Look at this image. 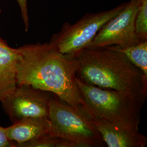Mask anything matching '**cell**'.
I'll list each match as a JSON object with an SVG mask.
<instances>
[{"label": "cell", "mask_w": 147, "mask_h": 147, "mask_svg": "<svg viewBox=\"0 0 147 147\" xmlns=\"http://www.w3.org/2000/svg\"><path fill=\"white\" fill-rule=\"evenodd\" d=\"M19 49L17 85H29L51 93L87 112L76 81L73 55L59 53L50 42L27 44Z\"/></svg>", "instance_id": "cell-1"}, {"label": "cell", "mask_w": 147, "mask_h": 147, "mask_svg": "<svg viewBox=\"0 0 147 147\" xmlns=\"http://www.w3.org/2000/svg\"><path fill=\"white\" fill-rule=\"evenodd\" d=\"M73 56L76 77L81 81L115 90L145 103L147 76L124 53L111 47H89Z\"/></svg>", "instance_id": "cell-2"}, {"label": "cell", "mask_w": 147, "mask_h": 147, "mask_svg": "<svg viewBox=\"0 0 147 147\" xmlns=\"http://www.w3.org/2000/svg\"><path fill=\"white\" fill-rule=\"evenodd\" d=\"M76 81L92 118L138 127L144 103L115 90L86 84L78 78Z\"/></svg>", "instance_id": "cell-3"}, {"label": "cell", "mask_w": 147, "mask_h": 147, "mask_svg": "<svg viewBox=\"0 0 147 147\" xmlns=\"http://www.w3.org/2000/svg\"><path fill=\"white\" fill-rule=\"evenodd\" d=\"M50 133L72 142L75 147L105 146L91 117L84 109L74 107L55 95L49 102Z\"/></svg>", "instance_id": "cell-4"}, {"label": "cell", "mask_w": 147, "mask_h": 147, "mask_svg": "<svg viewBox=\"0 0 147 147\" xmlns=\"http://www.w3.org/2000/svg\"><path fill=\"white\" fill-rule=\"evenodd\" d=\"M125 5L124 3L108 11L87 14L74 24L65 22L60 31L53 35L50 42L59 53L74 55L89 47L102 27Z\"/></svg>", "instance_id": "cell-5"}, {"label": "cell", "mask_w": 147, "mask_h": 147, "mask_svg": "<svg viewBox=\"0 0 147 147\" xmlns=\"http://www.w3.org/2000/svg\"><path fill=\"white\" fill-rule=\"evenodd\" d=\"M138 3L139 0H130L126 3L120 12L102 27L89 47L117 46L124 48L140 42L135 32Z\"/></svg>", "instance_id": "cell-6"}, {"label": "cell", "mask_w": 147, "mask_h": 147, "mask_svg": "<svg viewBox=\"0 0 147 147\" xmlns=\"http://www.w3.org/2000/svg\"><path fill=\"white\" fill-rule=\"evenodd\" d=\"M51 94L29 85H17L1 102L13 123L28 117L48 118Z\"/></svg>", "instance_id": "cell-7"}, {"label": "cell", "mask_w": 147, "mask_h": 147, "mask_svg": "<svg viewBox=\"0 0 147 147\" xmlns=\"http://www.w3.org/2000/svg\"><path fill=\"white\" fill-rule=\"evenodd\" d=\"M95 127L109 147H145L147 138L138 126L92 118Z\"/></svg>", "instance_id": "cell-8"}, {"label": "cell", "mask_w": 147, "mask_h": 147, "mask_svg": "<svg viewBox=\"0 0 147 147\" xmlns=\"http://www.w3.org/2000/svg\"><path fill=\"white\" fill-rule=\"evenodd\" d=\"M19 49L10 47L0 37V101L13 92L17 86V67Z\"/></svg>", "instance_id": "cell-9"}, {"label": "cell", "mask_w": 147, "mask_h": 147, "mask_svg": "<svg viewBox=\"0 0 147 147\" xmlns=\"http://www.w3.org/2000/svg\"><path fill=\"white\" fill-rule=\"evenodd\" d=\"M50 122L49 118L28 117L14 123L5 128L9 140L14 143L15 147L31 141L43 134L50 132Z\"/></svg>", "instance_id": "cell-10"}, {"label": "cell", "mask_w": 147, "mask_h": 147, "mask_svg": "<svg viewBox=\"0 0 147 147\" xmlns=\"http://www.w3.org/2000/svg\"><path fill=\"white\" fill-rule=\"evenodd\" d=\"M109 47L124 53L132 64L147 76V41L124 48L117 46Z\"/></svg>", "instance_id": "cell-11"}, {"label": "cell", "mask_w": 147, "mask_h": 147, "mask_svg": "<svg viewBox=\"0 0 147 147\" xmlns=\"http://www.w3.org/2000/svg\"><path fill=\"white\" fill-rule=\"evenodd\" d=\"M18 147H75L72 142L55 136L50 132L43 134L31 141L20 144Z\"/></svg>", "instance_id": "cell-12"}, {"label": "cell", "mask_w": 147, "mask_h": 147, "mask_svg": "<svg viewBox=\"0 0 147 147\" xmlns=\"http://www.w3.org/2000/svg\"><path fill=\"white\" fill-rule=\"evenodd\" d=\"M135 32L140 42L147 41V0H139L135 19Z\"/></svg>", "instance_id": "cell-13"}, {"label": "cell", "mask_w": 147, "mask_h": 147, "mask_svg": "<svg viewBox=\"0 0 147 147\" xmlns=\"http://www.w3.org/2000/svg\"><path fill=\"white\" fill-rule=\"evenodd\" d=\"M21 10V16L25 27V31H27L29 27V17L27 8V0H16Z\"/></svg>", "instance_id": "cell-14"}, {"label": "cell", "mask_w": 147, "mask_h": 147, "mask_svg": "<svg viewBox=\"0 0 147 147\" xmlns=\"http://www.w3.org/2000/svg\"><path fill=\"white\" fill-rule=\"evenodd\" d=\"M0 147H15L14 143L9 140L5 128L0 126Z\"/></svg>", "instance_id": "cell-15"}, {"label": "cell", "mask_w": 147, "mask_h": 147, "mask_svg": "<svg viewBox=\"0 0 147 147\" xmlns=\"http://www.w3.org/2000/svg\"><path fill=\"white\" fill-rule=\"evenodd\" d=\"M0 13H1V9H0Z\"/></svg>", "instance_id": "cell-16"}]
</instances>
